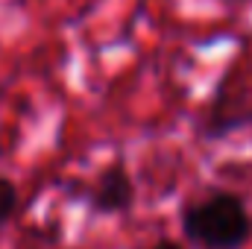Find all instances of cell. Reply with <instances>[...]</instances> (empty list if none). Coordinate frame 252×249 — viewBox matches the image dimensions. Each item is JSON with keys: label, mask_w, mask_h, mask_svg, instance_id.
I'll return each instance as SVG.
<instances>
[{"label": "cell", "mask_w": 252, "mask_h": 249, "mask_svg": "<svg viewBox=\"0 0 252 249\" xmlns=\"http://www.w3.org/2000/svg\"><path fill=\"white\" fill-rule=\"evenodd\" d=\"M182 232L199 249H241L252 238V217L241 196L211 193L185 208Z\"/></svg>", "instance_id": "obj_1"}, {"label": "cell", "mask_w": 252, "mask_h": 249, "mask_svg": "<svg viewBox=\"0 0 252 249\" xmlns=\"http://www.w3.org/2000/svg\"><path fill=\"white\" fill-rule=\"evenodd\" d=\"M132 199H135V185H132L129 173H126L121 164H118V167H109V170L97 179L94 190H91V205H94V211H100V214L126 211V208L132 205Z\"/></svg>", "instance_id": "obj_2"}, {"label": "cell", "mask_w": 252, "mask_h": 249, "mask_svg": "<svg viewBox=\"0 0 252 249\" xmlns=\"http://www.w3.org/2000/svg\"><path fill=\"white\" fill-rule=\"evenodd\" d=\"M15 211H18V187L0 176V223H6Z\"/></svg>", "instance_id": "obj_3"}, {"label": "cell", "mask_w": 252, "mask_h": 249, "mask_svg": "<svg viewBox=\"0 0 252 249\" xmlns=\"http://www.w3.org/2000/svg\"><path fill=\"white\" fill-rule=\"evenodd\" d=\"M153 249H182L179 244H173V241H161V244H156Z\"/></svg>", "instance_id": "obj_4"}, {"label": "cell", "mask_w": 252, "mask_h": 249, "mask_svg": "<svg viewBox=\"0 0 252 249\" xmlns=\"http://www.w3.org/2000/svg\"><path fill=\"white\" fill-rule=\"evenodd\" d=\"M229 3H252V0H229Z\"/></svg>", "instance_id": "obj_5"}]
</instances>
